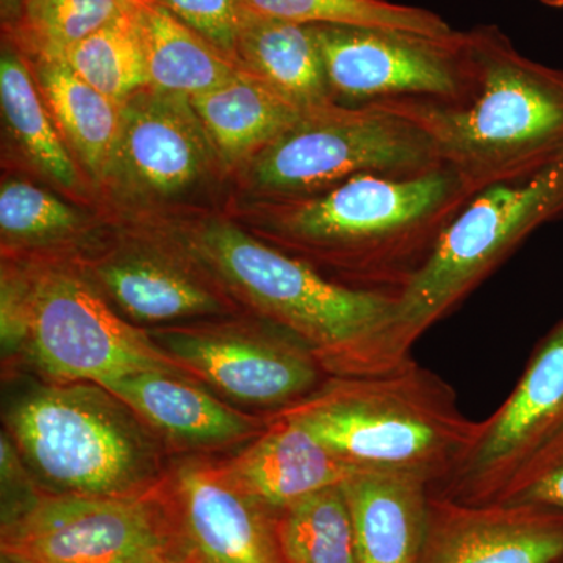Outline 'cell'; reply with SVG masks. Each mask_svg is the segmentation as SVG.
Here are the masks:
<instances>
[{
    "instance_id": "obj_29",
    "label": "cell",
    "mask_w": 563,
    "mask_h": 563,
    "mask_svg": "<svg viewBox=\"0 0 563 563\" xmlns=\"http://www.w3.org/2000/svg\"><path fill=\"white\" fill-rule=\"evenodd\" d=\"M279 514L285 563H358L342 485L313 493Z\"/></svg>"
},
{
    "instance_id": "obj_25",
    "label": "cell",
    "mask_w": 563,
    "mask_h": 563,
    "mask_svg": "<svg viewBox=\"0 0 563 563\" xmlns=\"http://www.w3.org/2000/svg\"><path fill=\"white\" fill-rule=\"evenodd\" d=\"M136 16L151 87L192 98L242 73L235 62L163 7L139 0Z\"/></svg>"
},
{
    "instance_id": "obj_12",
    "label": "cell",
    "mask_w": 563,
    "mask_h": 563,
    "mask_svg": "<svg viewBox=\"0 0 563 563\" xmlns=\"http://www.w3.org/2000/svg\"><path fill=\"white\" fill-rule=\"evenodd\" d=\"M310 27L320 47L329 91L342 106L399 98L454 101L465 87L461 32L450 40H431L351 25Z\"/></svg>"
},
{
    "instance_id": "obj_11",
    "label": "cell",
    "mask_w": 563,
    "mask_h": 563,
    "mask_svg": "<svg viewBox=\"0 0 563 563\" xmlns=\"http://www.w3.org/2000/svg\"><path fill=\"white\" fill-rule=\"evenodd\" d=\"M169 533L139 496H36L3 517L2 558L13 563H155Z\"/></svg>"
},
{
    "instance_id": "obj_21",
    "label": "cell",
    "mask_w": 563,
    "mask_h": 563,
    "mask_svg": "<svg viewBox=\"0 0 563 563\" xmlns=\"http://www.w3.org/2000/svg\"><path fill=\"white\" fill-rule=\"evenodd\" d=\"M101 387L158 431L180 442L213 446L262 433L257 418L243 417L174 372L129 374Z\"/></svg>"
},
{
    "instance_id": "obj_2",
    "label": "cell",
    "mask_w": 563,
    "mask_h": 563,
    "mask_svg": "<svg viewBox=\"0 0 563 563\" xmlns=\"http://www.w3.org/2000/svg\"><path fill=\"white\" fill-rule=\"evenodd\" d=\"M451 169L365 173L290 198H229L222 211L263 242L363 290L399 292L472 198Z\"/></svg>"
},
{
    "instance_id": "obj_33",
    "label": "cell",
    "mask_w": 563,
    "mask_h": 563,
    "mask_svg": "<svg viewBox=\"0 0 563 563\" xmlns=\"http://www.w3.org/2000/svg\"><path fill=\"white\" fill-rule=\"evenodd\" d=\"M543 5L553 7V9H563V0H539Z\"/></svg>"
},
{
    "instance_id": "obj_14",
    "label": "cell",
    "mask_w": 563,
    "mask_h": 563,
    "mask_svg": "<svg viewBox=\"0 0 563 563\" xmlns=\"http://www.w3.org/2000/svg\"><path fill=\"white\" fill-rule=\"evenodd\" d=\"M110 228L74 257L114 309L146 324L231 312L232 299L179 251L140 229Z\"/></svg>"
},
{
    "instance_id": "obj_16",
    "label": "cell",
    "mask_w": 563,
    "mask_h": 563,
    "mask_svg": "<svg viewBox=\"0 0 563 563\" xmlns=\"http://www.w3.org/2000/svg\"><path fill=\"white\" fill-rule=\"evenodd\" d=\"M428 563H555L563 558V523L526 504H463L431 495Z\"/></svg>"
},
{
    "instance_id": "obj_35",
    "label": "cell",
    "mask_w": 563,
    "mask_h": 563,
    "mask_svg": "<svg viewBox=\"0 0 563 563\" xmlns=\"http://www.w3.org/2000/svg\"><path fill=\"white\" fill-rule=\"evenodd\" d=\"M2 563H13V562H10L9 559L2 558Z\"/></svg>"
},
{
    "instance_id": "obj_23",
    "label": "cell",
    "mask_w": 563,
    "mask_h": 563,
    "mask_svg": "<svg viewBox=\"0 0 563 563\" xmlns=\"http://www.w3.org/2000/svg\"><path fill=\"white\" fill-rule=\"evenodd\" d=\"M235 60L244 73L280 92L303 111L335 102L310 25L247 9L236 41Z\"/></svg>"
},
{
    "instance_id": "obj_31",
    "label": "cell",
    "mask_w": 563,
    "mask_h": 563,
    "mask_svg": "<svg viewBox=\"0 0 563 563\" xmlns=\"http://www.w3.org/2000/svg\"><path fill=\"white\" fill-rule=\"evenodd\" d=\"M496 501L526 504L563 512V443L507 488Z\"/></svg>"
},
{
    "instance_id": "obj_7",
    "label": "cell",
    "mask_w": 563,
    "mask_h": 563,
    "mask_svg": "<svg viewBox=\"0 0 563 563\" xmlns=\"http://www.w3.org/2000/svg\"><path fill=\"white\" fill-rule=\"evenodd\" d=\"M128 404L98 384L40 388L11 407L9 431L60 495L129 498L154 477L157 450Z\"/></svg>"
},
{
    "instance_id": "obj_18",
    "label": "cell",
    "mask_w": 563,
    "mask_h": 563,
    "mask_svg": "<svg viewBox=\"0 0 563 563\" xmlns=\"http://www.w3.org/2000/svg\"><path fill=\"white\" fill-rule=\"evenodd\" d=\"M224 470L244 493L274 512L358 473L285 415Z\"/></svg>"
},
{
    "instance_id": "obj_8",
    "label": "cell",
    "mask_w": 563,
    "mask_h": 563,
    "mask_svg": "<svg viewBox=\"0 0 563 563\" xmlns=\"http://www.w3.org/2000/svg\"><path fill=\"white\" fill-rule=\"evenodd\" d=\"M442 168L431 140L379 103H328L309 110L291 129L232 174L229 198L273 199L310 195L374 173L412 177Z\"/></svg>"
},
{
    "instance_id": "obj_24",
    "label": "cell",
    "mask_w": 563,
    "mask_h": 563,
    "mask_svg": "<svg viewBox=\"0 0 563 563\" xmlns=\"http://www.w3.org/2000/svg\"><path fill=\"white\" fill-rule=\"evenodd\" d=\"M31 65L47 109L96 201L120 131L121 103L87 84L65 60Z\"/></svg>"
},
{
    "instance_id": "obj_32",
    "label": "cell",
    "mask_w": 563,
    "mask_h": 563,
    "mask_svg": "<svg viewBox=\"0 0 563 563\" xmlns=\"http://www.w3.org/2000/svg\"><path fill=\"white\" fill-rule=\"evenodd\" d=\"M25 0H0V20L9 21Z\"/></svg>"
},
{
    "instance_id": "obj_20",
    "label": "cell",
    "mask_w": 563,
    "mask_h": 563,
    "mask_svg": "<svg viewBox=\"0 0 563 563\" xmlns=\"http://www.w3.org/2000/svg\"><path fill=\"white\" fill-rule=\"evenodd\" d=\"M110 222L54 188L5 173L0 184L2 255H76L101 242Z\"/></svg>"
},
{
    "instance_id": "obj_34",
    "label": "cell",
    "mask_w": 563,
    "mask_h": 563,
    "mask_svg": "<svg viewBox=\"0 0 563 563\" xmlns=\"http://www.w3.org/2000/svg\"><path fill=\"white\" fill-rule=\"evenodd\" d=\"M155 563H187L185 561H181L179 558H174L173 554L165 555V558L161 559V561H157Z\"/></svg>"
},
{
    "instance_id": "obj_19",
    "label": "cell",
    "mask_w": 563,
    "mask_h": 563,
    "mask_svg": "<svg viewBox=\"0 0 563 563\" xmlns=\"http://www.w3.org/2000/svg\"><path fill=\"white\" fill-rule=\"evenodd\" d=\"M358 563H422L431 485L390 473H355L342 484Z\"/></svg>"
},
{
    "instance_id": "obj_27",
    "label": "cell",
    "mask_w": 563,
    "mask_h": 563,
    "mask_svg": "<svg viewBox=\"0 0 563 563\" xmlns=\"http://www.w3.org/2000/svg\"><path fill=\"white\" fill-rule=\"evenodd\" d=\"M247 9L265 16L302 25H351L450 40L455 31L433 11L388 0H244Z\"/></svg>"
},
{
    "instance_id": "obj_13",
    "label": "cell",
    "mask_w": 563,
    "mask_h": 563,
    "mask_svg": "<svg viewBox=\"0 0 563 563\" xmlns=\"http://www.w3.org/2000/svg\"><path fill=\"white\" fill-rule=\"evenodd\" d=\"M151 339L174 362L240 402L288 407L313 395L329 376L299 340L229 328H158Z\"/></svg>"
},
{
    "instance_id": "obj_6",
    "label": "cell",
    "mask_w": 563,
    "mask_h": 563,
    "mask_svg": "<svg viewBox=\"0 0 563 563\" xmlns=\"http://www.w3.org/2000/svg\"><path fill=\"white\" fill-rule=\"evenodd\" d=\"M231 174L190 98L143 88L121 103L120 131L96 210L113 225L218 210Z\"/></svg>"
},
{
    "instance_id": "obj_4",
    "label": "cell",
    "mask_w": 563,
    "mask_h": 563,
    "mask_svg": "<svg viewBox=\"0 0 563 563\" xmlns=\"http://www.w3.org/2000/svg\"><path fill=\"white\" fill-rule=\"evenodd\" d=\"M280 415L355 472L418 477L431 488L454 472L479 428L462 413L453 387L413 357L384 373L328 377Z\"/></svg>"
},
{
    "instance_id": "obj_1",
    "label": "cell",
    "mask_w": 563,
    "mask_h": 563,
    "mask_svg": "<svg viewBox=\"0 0 563 563\" xmlns=\"http://www.w3.org/2000/svg\"><path fill=\"white\" fill-rule=\"evenodd\" d=\"M184 254L229 298L309 347L331 377L388 372L412 358L396 336L398 292L363 290L263 242L225 211L128 225Z\"/></svg>"
},
{
    "instance_id": "obj_10",
    "label": "cell",
    "mask_w": 563,
    "mask_h": 563,
    "mask_svg": "<svg viewBox=\"0 0 563 563\" xmlns=\"http://www.w3.org/2000/svg\"><path fill=\"white\" fill-rule=\"evenodd\" d=\"M563 443V320L532 352L506 402L479 422L474 442L437 498L493 503Z\"/></svg>"
},
{
    "instance_id": "obj_3",
    "label": "cell",
    "mask_w": 563,
    "mask_h": 563,
    "mask_svg": "<svg viewBox=\"0 0 563 563\" xmlns=\"http://www.w3.org/2000/svg\"><path fill=\"white\" fill-rule=\"evenodd\" d=\"M462 95L454 101H377L431 140L439 162L473 195L563 158V70L520 54L496 25L461 32Z\"/></svg>"
},
{
    "instance_id": "obj_17",
    "label": "cell",
    "mask_w": 563,
    "mask_h": 563,
    "mask_svg": "<svg viewBox=\"0 0 563 563\" xmlns=\"http://www.w3.org/2000/svg\"><path fill=\"white\" fill-rule=\"evenodd\" d=\"M0 109L7 172L32 177L70 201L96 210L95 195L47 109L31 62L3 40Z\"/></svg>"
},
{
    "instance_id": "obj_26",
    "label": "cell",
    "mask_w": 563,
    "mask_h": 563,
    "mask_svg": "<svg viewBox=\"0 0 563 563\" xmlns=\"http://www.w3.org/2000/svg\"><path fill=\"white\" fill-rule=\"evenodd\" d=\"M135 0H25L2 22V40L31 62L63 60Z\"/></svg>"
},
{
    "instance_id": "obj_9",
    "label": "cell",
    "mask_w": 563,
    "mask_h": 563,
    "mask_svg": "<svg viewBox=\"0 0 563 563\" xmlns=\"http://www.w3.org/2000/svg\"><path fill=\"white\" fill-rule=\"evenodd\" d=\"M563 218V158L523 179L477 191L443 229L432 254L398 292L396 336L406 355L521 243Z\"/></svg>"
},
{
    "instance_id": "obj_15",
    "label": "cell",
    "mask_w": 563,
    "mask_h": 563,
    "mask_svg": "<svg viewBox=\"0 0 563 563\" xmlns=\"http://www.w3.org/2000/svg\"><path fill=\"white\" fill-rule=\"evenodd\" d=\"M181 531L198 563H285L277 520L224 468L181 466L176 479Z\"/></svg>"
},
{
    "instance_id": "obj_22",
    "label": "cell",
    "mask_w": 563,
    "mask_h": 563,
    "mask_svg": "<svg viewBox=\"0 0 563 563\" xmlns=\"http://www.w3.org/2000/svg\"><path fill=\"white\" fill-rule=\"evenodd\" d=\"M229 174L236 172L303 117L302 109L262 80L242 73L190 98Z\"/></svg>"
},
{
    "instance_id": "obj_30",
    "label": "cell",
    "mask_w": 563,
    "mask_h": 563,
    "mask_svg": "<svg viewBox=\"0 0 563 563\" xmlns=\"http://www.w3.org/2000/svg\"><path fill=\"white\" fill-rule=\"evenodd\" d=\"M173 13L177 20L209 41L221 54L235 62L236 41L247 5L244 0H150Z\"/></svg>"
},
{
    "instance_id": "obj_5",
    "label": "cell",
    "mask_w": 563,
    "mask_h": 563,
    "mask_svg": "<svg viewBox=\"0 0 563 563\" xmlns=\"http://www.w3.org/2000/svg\"><path fill=\"white\" fill-rule=\"evenodd\" d=\"M2 339L63 384L103 385L176 362L129 324L74 255H2Z\"/></svg>"
},
{
    "instance_id": "obj_28",
    "label": "cell",
    "mask_w": 563,
    "mask_h": 563,
    "mask_svg": "<svg viewBox=\"0 0 563 563\" xmlns=\"http://www.w3.org/2000/svg\"><path fill=\"white\" fill-rule=\"evenodd\" d=\"M136 2L81 40L63 58L77 76L118 103L151 87Z\"/></svg>"
}]
</instances>
